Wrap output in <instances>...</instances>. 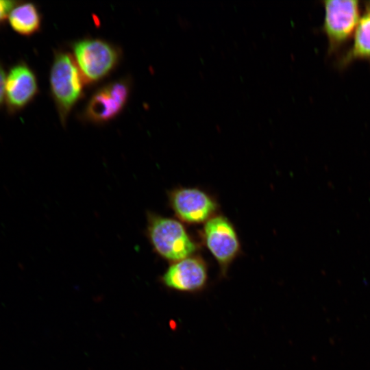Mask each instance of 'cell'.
<instances>
[{
	"mask_svg": "<svg viewBox=\"0 0 370 370\" xmlns=\"http://www.w3.org/2000/svg\"><path fill=\"white\" fill-rule=\"evenodd\" d=\"M73 58L86 84L98 82L117 66L121 53L108 42L99 38H84L72 45Z\"/></svg>",
	"mask_w": 370,
	"mask_h": 370,
	"instance_id": "cell-3",
	"label": "cell"
},
{
	"mask_svg": "<svg viewBox=\"0 0 370 370\" xmlns=\"http://www.w3.org/2000/svg\"><path fill=\"white\" fill-rule=\"evenodd\" d=\"M321 27L328 39V53L339 51L354 36L360 17V1L356 0H325Z\"/></svg>",
	"mask_w": 370,
	"mask_h": 370,
	"instance_id": "cell-4",
	"label": "cell"
},
{
	"mask_svg": "<svg viewBox=\"0 0 370 370\" xmlns=\"http://www.w3.org/2000/svg\"><path fill=\"white\" fill-rule=\"evenodd\" d=\"M168 201L176 217L191 225L205 223L219 209L216 199L197 187H176L169 191Z\"/></svg>",
	"mask_w": 370,
	"mask_h": 370,
	"instance_id": "cell-6",
	"label": "cell"
},
{
	"mask_svg": "<svg viewBox=\"0 0 370 370\" xmlns=\"http://www.w3.org/2000/svg\"><path fill=\"white\" fill-rule=\"evenodd\" d=\"M85 84L73 56L65 51H56L49 73V86L63 126L73 108L82 98Z\"/></svg>",
	"mask_w": 370,
	"mask_h": 370,
	"instance_id": "cell-2",
	"label": "cell"
},
{
	"mask_svg": "<svg viewBox=\"0 0 370 370\" xmlns=\"http://www.w3.org/2000/svg\"><path fill=\"white\" fill-rule=\"evenodd\" d=\"M8 22L15 33L30 37L40 31L42 16L36 3L20 1L10 12Z\"/></svg>",
	"mask_w": 370,
	"mask_h": 370,
	"instance_id": "cell-11",
	"label": "cell"
},
{
	"mask_svg": "<svg viewBox=\"0 0 370 370\" xmlns=\"http://www.w3.org/2000/svg\"><path fill=\"white\" fill-rule=\"evenodd\" d=\"M202 242L217 262L220 275L226 276L230 265L241 252V244L236 230L230 220L216 214L204 225Z\"/></svg>",
	"mask_w": 370,
	"mask_h": 370,
	"instance_id": "cell-5",
	"label": "cell"
},
{
	"mask_svg": "<svg viewBox=\"0 0 370 370\" xmlns=\"http://www.w3.org/2000/svg\"><path fill=\"white\" fill-rule=\"evenodd\" d=\"M36 74L25 61L12 64L6 75L4 105L8 115L14 116L25 110L38 94Z\"/></svg>",
	"mask_w": 370,
	"mask_h": 370,
	"instance_id": "cell-8",
	"label": "cell"
},
{
	"mask_svg": "<svg viewBox=\"0 0 370 370\" xmlns=\"http://www.w3.org/2000/svg\"><path fill=\"white\" fill-rule=\"evenodd\" d=\"M130 93L127 79L111 82L98 88L90 97L82 113L83 119L95 124L115 119L125 106Z\"/></svg>",
	"mask_w": 370,
	"mask_h": 370,
	"instance_id": "cell-7",
	"label": "cell"
},
{
	"mask_svg": "<svg viewBox=\"0 0 370 370\" xmlns=\"http://www.w3.org/2000/svg\"><path fill=\"white\" fill-rule=\"evenodd\" d=\"M359 60L370 61V1L365 2L352 45L340 58L337 65L342 69Z\"/></svg>",
	"mask_w": 370,
	"mask_h": 370,
	"instance_id": "cell-10",
	"label": "cell"
},
{
	"mask_svg": "<svg viewBox=\"0 0 370 370\" xmlns=\"http://www.w3.org/2000/svg\"><path fill=\"white\" fill-rule=\"evenodd\" d=\"M166 288L186 293L204 291L208 282V267L198 255L172 262L160 278Z\"/></svg>",
	"mask_w": 370,
	"mask_h": 370,
	"instance_id": "cell-9",
	"label": "cell"
},
{
	"mask_svg": "<svg viewBox=\"0 0 370 370\" xmlns=\"http://www.w3.org/2000/svg\"><path fill=\"white\" fill-rule=\"evenodd\" d=\"M6 71L5 66L0 62V109L4 105L5 101V84L6 79Z\"/></svg>",
	"mask_w": 370,
	"mask_h": 370,
	"instance_id": "cell-13",
	"label": "cell"
},
{
	"mask_svg": "<svg viewBox=\"0 0 370 370\" xmlns=\"http://www.w3.org/2000/svg\"><path fill=\"white\" fill-rule=\"evenodd\" d=\"M146 235L153 251L171 263L195 255L198 250L182 222L153 212L147 214Z\"/></svg>",
	"mask_w": 370,
	"mask_h": 370,
	"instance_id": "cell-1",
	"label": "cell"
},
{
	"mask_svg": "<svg viewBox=\"0 0 370 370\" xmlns=\"http://www.w3.org/2000/svg\"><path fill=\"white\" fill-rule=\"evenodd\" d=\"M20 1L0 0V27L8 21V16L13 8Z\"/></svg>",
	"mask_w": 370,
	"mask_h": 370,
	"instance_id": "cell-12",
	"label": "cell"
}]
</instances>
